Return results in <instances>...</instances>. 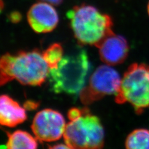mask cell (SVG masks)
Segmentation results:
<instances>
[{
	"instance_id": "cell-1",
	"label": "cell",
	"mask_w": 149,
	"mask_h": 149,
	"mask_svg": "<svg viewBox=\"0 0 149 149\" xmlns=\"http://www.w3.org/2000/svg\"><path fill=\"white\" fill-rule=\"evenodd\" d=\"M50 68L38 50L7 53L0 57V87L14 80L24 85L40 86Z\"/></svg>"
},
{
	"instance_id": "cell-2",
	"label": "cell",
	"mask_w": 149,
	"mask_h": 149,
	"mask_svg": "<svg viewBox=\"0 0 149 149\" xmlns=\"http://www.w3.org/2000/svg\"><path fill=\"white\" fill-rule=\"evenodd\" d=\"M67 17L74 37L82 45L97 47L113 32L111 17L91 5L73 7L68 12Z\"/></svg>"
},
{
	"instance_id": "cell-3",
	"label": "cell",
	"mask_w": 149,
	"mask_h": 149,
	"mask_svg": "<svg viewBox=\"0 0 149 149\" xmlns=\"http://www.w3.org/2000/svg\"><path fill=\"white\" fill-rule=\"evenodd\" d=\"M89 68V60L84 50L65 56L57 68L50 70L48 78L51 89L55 93L68 95L80 92Z\"/></svg>"
},
{
	"instance_id": "cell-4",
	"label": "cell",
	"mask_w": 149,
	"mask_h": 149,
	"mask_svg": "<svg viewBox=\"0 0 149 149\" xmlns=\"http://www.w3.org/2000/svg\"><path fill=\"white\" fill-rule=\"evenodd\" d=\"M63 138L72 149H102L104 130L100 119L84 108L66 125Z\"/></svg>"
},
{
	"instance_id": "cell-5",
	"label": "cell",
	"mask_w": 149,
	"mask_h": 149,
	"mask_svg": "<svg viewBox=\"0 0 149 149\" xmlns=\"http://www.w3.org/2000/svg\"><path fill=\"white\" fill-rule=\"evenodd\" d=\"M118 104L129 103L137 114L149 107V65L133 63L121 79L116 95Z\"/></svg>"
},
{
	"instance_id": "cell-6",
	"label": "cell",
	"mask_w": 149,
	"mask_h": 149,
	"mask_svg": "<svg viewBox=\"0 0 149 149\" xmlns=\"http://www.w3.org/2000/svg\"><path fill=\"white\" fill-rule=\"evenodd\" d=\"M121 79L118 72L110 65H101L92 74L88 85L80 92L81 102L89 105L107 95H116L120 88Z\"/></svg>"
},
{
	"instance_id": "cell-7",
	"label": "cell",
	"mask_w": 149,
	"mask_h": 149,
	"mask_svg": "<svg viewBox=\"0 0 149 149\" xmlns=\"http://www.w3.org/2000/svg\"><path fill=\"white\" fill-rule=\"evenodd\" d=\"M66 125L63 115L58 111L45 109L36 114L31 129L40 141L54 142L63 136Z\"/></svg>"
},
{
	"instance_id": "cell-8",
	"label": "cell",
	"mask_w": 149,
	"mask_h": 149,
	"mask_svg": "<svg viewBox=\"0 0 149 149\" xmlns=\"http://www.w3.org/2000/svg\"><path fill=\"white\" fill-rule=\"evenodd\" d=\"M27 21L37 33H47L57 26L58 15L52 4L44 1L36 3L27 13Z\"/></svg>"
},
{
	"instance_id": "cell-9",
	"label": "cell",
	"mask_w": 149,
	"mask_h": 149,
	"mask_svg": "<svg viewBox=\"0 0 149 149\" xmlns=\"http://www.w3.org/2000/svg\"><path fill=\"white\" fill-rule=\"evenodd\" d=\"M101 60L106 65L114 66L123 63L129 53V45L123 36L113 32L97 46Z\"/></svg>"
},
{
	"instance_id": "cell-10",
	"label": "cell",
	"mask_w": 149,
	"mask_h": 149,
	"mask_svg": "<svg viewBox=\"0 0 149 149\" xmlns=\"http://www.w3.org/2000/svg\"><path fill=\"white\" fill-rule=\"evenodd\" d=\"M26 109L6 95H0V125L9 127L17 126L27 119Z\"/></svg>"
},
{
	"instance_id": "cell-11",
	"label": "cell",
	"mask_w": 149,
	"mask_h": 149,
	"mask_svg": "<svg viewBox=\"0 0 149 149\" xmlns=\"http://www.w3.org/2000/svg\"><path fill=\"white\" fill-rule=\"evenodd\" d=\"M36 138L29 132L17 130L8 134L7 149H37Z\"/></svg>"
},
{
	"instance_id": "cell-12",
	"label": "cell",
	"mask_w": 149,
	"mask_h": 149,
	"mask_svg": "<svg viewBox=\"0 0 149 149\" xmlns=\"http://www.w3.org/2000/svg\"><path fill=\"white\" fill-rule=\"evenodd\" d=\"M126 149H149V130L137 129L130 132L125 140Z\"/></svg>"
},
{
	"instance_id": "cell-13",
	"label": "cell",
	"mask_w": 149,
	"mask_h": 149,
	"mask_svg": "<svg viewBox=\"0 0 149 149\" xmlns=\"http://www.w3.org/2000/svg\"><path fill=\"white\" fill-rule=\"evenodd\" d=\"M42 55L50 70L56 68L63 57V49L60 44L55 43L45 50Z\"/></svg>"
},
{
	"instance_id": "cell-14",
	"label": "cell",
	"mask_w": 149,
	"mask_h": 149,
	"mask_svg": "<svg viewBox=\"0 0 149 149\" xmlns=\"http://www.w3.org/2000/svg\"><path fill=\"white\" fill-rule=\"evenodd\" d=\"M48 149H72L67 144H62V143H58L56 145L50 146Z\"/></svg>"
},
{
	"instance_id": "cell-15",
	"label": "cell",
	"mask_w": 149,
	"mask_h": 149,
	"mask_svg": "<svg viewBox=\"0 0 149 149\" xmlns=\"http://www.w3.org/2000/svg\"><path fill=\"white\" fill-rule=\"evenodd\" d=\"M41 1H44L50 3L52 5H59L63 1V0H41Z\"/></svg>"
},
{
	"instance_id": "cell-16",
	"label": "cell",
	"mask_w": 149,
	"mask_h": 149,
	"mask_svg": "<svg viewBox=\"0 0 149 149\" xmlns=\"http://www.w3.org/2000/svg\"><path fill=\"white\" fill-rule=\"evenodd\" d=\"M3 8H4V3L2 0H0V13L2 11Z\"/></svg>"
},
{
	"instance_id": "cell-17",
	"label": "cell",
	"mask_w": 149,
	"mask_h": 149,
	"mask_svg": "<svg viewBox=\"0 0 149 149\" xmlns=\"http://www.w3.org/2000/svg\"><path fill=\"white\" fill-rule=\"evenodd\" d=\"M147 11H148V15H149V3L148 4V6H147Z\"/></svg>"
}]
</instances>
